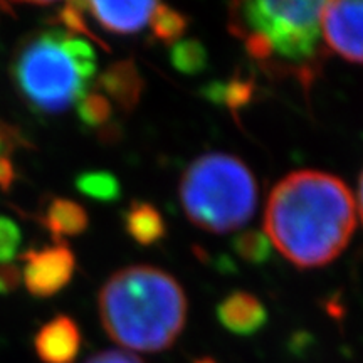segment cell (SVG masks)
<instances>
[{
    "mask_svg": "<svg viewBox=\"0 0 363 363\" xmlns=\"http://www.w3.org/2000/svg\"><path fill=\"white\" fill-rule=\"evenodd\" d=\"M323 4L315 0L234 4L230 30L244 40L252 57L279 56L289 62H305L316 52Z\"/></svg>",
    "mask_w": 363,
    "mask_h": 363,
    "instance_id": "5b68a950",
    "label": "cell"
},
{
    "mask_svg": "<svg viewBox=\"0 0 363 363\" xmlns=\"http://www.w3.org/2000/svg\"><path fill=\"white\" fill-rule=\"evenodd\" d=\"M16 180V169L9 157L0 158V189L9 190Z\"/></svg>",
    "mask_w": 363,
    "mask_h": 363,
    "instance_id": "d4e9b609",
    "label": "cell"
},
{
    "mask_svg": "<svg viewBox=\"0 0 363 363\" xmlns=\"http://www.w3.org/2000/svg\"><path fill=\"white\" fill-rule=\"evenodd\" d=\"M45 229L57 242L62 238H71V235H79L88 229V212L78 202L69 201V199L56 197L45 206V211L40 217Z\"/></svg>",
    "mask_w": 363,
    "mask_h": 363,
    "instance_id": "7c38bea8",
    "label": "cell"
},
{
    "mask_svg": "<svg viewBox=\"0 0 363 363\" xmlns=\"http://www.w3.org/2000/svg\"><path fill=\"white\" fill-rule=\"evenodd\" d=\"M195 363H217L214 358H208V357H203V358H199V360H195Z\"/></svg>",
    "mask_w": 363,
    "mask_h": 363,
    "instance_id": "4316f807",
    "label": "cell"
},
{
    "mask_svg": "<svg viewBox=\"0 0 363 363\" xmlns=\"http://www.w3.org/2000/svg\"><path fill=\"white\" fill-rule=\"evenodd\" d=\"M104 96L111 99L120 110H135L143 93V78L131 59L113 62L98 79Z\"/></svg>",
    "mask_w": 363,
    "mask_h": 363,
    "instance_id": "8fae6325",
    "label": "cell"
},
{
    "mask_svg": "<svg viewBox=\"0 0 363 363\" xmlns=\"http://www.w3.org/2000/svg\"><path fill=\"white\" fill-rule=\"evenodd\" d=\"M76 106L81 123L88 128H99L111 120L113 106L110 99L101 93H88Z\"/></svg>",
    "mask_w": 363,
    "mask_h": 363,
    "instance_id": "d6986e66",
    "label": "cell"
},
{
    "mask_svg": "<svg viewBox=\"0 0 363 363\" xmlns=\"http://www.w3.org/2000/svg\"><path fill=\"white\" fill-rule=\"evenodd\" d=\"M271 240L257 230H244L233 240V247L239 257L251 264H262L271 257Z\"/></svg>",
    "mask_w": 363,
    "mask_h": 363,
    "instance_id": "ac0fdd59",
    "label": "cell"
},
{
    "mask_svg": "<svg viewBox=\"0 0 363 363\" xmlns=\"http://www.w3.org/2000/svg\"><path fill=\"white\" fill-rule=\"evenodd\" d=\"M220 325L239 337H251L267 323V311L254 294L234 291L217 306Z\"/></svg>",
    "mask_w": 363,
    "mask_h": 363,
    "instance_id": "30bf717a",
    "label": "cell"
},
{
    "mask_svg": "<svg viewBox=\"0 0 363 363\" xmlns=\"http://www.w3.org/2000/svg\"><path fill=\"white\" fill-rule=\"evenodd\" d=\"M76 189L86 197L98 202H116L121 197V185L118 179L106 170L83 172L76 179Z\"/></svg>",
    "mask_w": 363,
    "mask_h": 363,
    "instance_id": "9a60e30c",
    "label": "cell"
},
{
    "mask_svg": "<svg viewBox=\"0 0 363 363\" xmlns=\"http://www.w3.org/2000/svg\"><path fill=\"white\" fill-rule=\"evenodd\" d=\"M170 61L177 71L184 74H199L208 65L206 45L197 39H184L172 45Z\"/></svg>",
    "mask_w": 363,
    "mask_h": 363,
    "instance_id": "2e32d148",
    "label": "cell"
},
{
    "mask_svg": "<svg viewBox=\"0 0 363 363\" xmlns=\"http://www.w3.org/2000/svg\"><path fill=\"white\" fill-rule=\"evenodd\" d=\"M150 24H152L155 39L165 44H175L179 43L182 34L187 29L189 19L184 13L174 11V9L163 6V4H157L155 11L152 13V19H150Z\"/></svg>",
    "mask_w": 363,
    "mask_h": 363,
    "instance_id": "e0dca14e",
    "label": "cell"
},
{
    "mask_svg": "<svg viewBox=\"0 0 363 363\" xmlns=\"http://www.w3.org/2000/svg\"><path fill=\"white\" fill-rule=\"evenodd\" d=\"M126 233L142 246H153L165 238V222L160 212L148 202H133L123 216Z\"/></svg>",
    "mask_w": 363,
    "mask_h": 363,
    "instance_id": "4fadbf2b",
    "label": "cell"
},
{
    "mask_svg": "<svg viewBox=\"0 0 363 363\" xmlns=\"http://www.w3.org/2000/svg\"><path fill=\"white\" fill-rule=\"evenodd\" d=\"M96 78V54L83 38L45 30L24 40L12 62V79L30 108L59 115L78 104Z\"/></svg>",
    "mask_w": 363,
    "mask_h": 363,
    "instance_id": "3957f363",
    "label": "cell"
},
{
    "mask_svg": "<svg viewBox=\"0 0 363 363\" xmlns=\"http://www.w3.org/2000/svg\"><path fill=\"white\" fill-rule=\"evenodd\" d=\"M203 96L216 104H224L230 111L242 110L252 99L254 83L251 79L234 78L229 81H217L203 88Z\"/></svg>",
    "mask_w": 363,
    "mask_h": 363,
    "instance_id": "5bb4252c",
    "label": "cell"
},
{
    "mask_svg": "<svg viewBox=\"0 0 363 363\" xmlns=\"http://www.w3.org/2000/svg\"><path fill=\"white\" fill-rule=\"evenodd\" d=\"M179 194L190 222L214 234L240 229L257 206L252 172L229 153H206L190 163Z\"/></svg>",
    "mask_w": 363,
    "mask_h": 363,
    "instance_id": "277c9868",
    "label": "cell"
},
{
    "mask_svg": "<svg viewBox=\"0 0 363 363\" xmlns=\"http://www.w3.org/2000/svg\"><path fill=\"white\" fill-rule=\"evenodd\" d=\"M99 318L113 342L133 352L170 348L187 321V296L169 272L131 266L115 272L98 298Z\"/></svg>",
    "mask_w": 363,
    "mask_h": 363,
    "instance_id": "7a4b0ae2",
    "label": "cell"
},
{
    "mask_svg": "<svg viewBox=\"0 0 363 363\" xmlns=\"http://www.w3.org/2000/svg\"><path fill=\"white\" fill-rule=\"evenodd\" d=\"M17 138H19V135H16L13 128L0 121V158L9 157L16 150Z\"/></svg>",
    "mask_w": 363,
    "mask_h": 363,
    "instance_id": "cb8c5ba5",
    "label": "cell"
},
{
    "mask_svg": "<svg viewBox=\"0 0 363 363\" xmlns=\"http://www.w3.org/2000/svg\"><path fill=\"white\" fill-rule=\"evenodd\" d=\"M357 227V203L343 180L325 172H293L272 189L264 234L301 269L335 261Z\"/></svg>",
    "mask_w": 363,
    "mask_h": 363,
    "instance_id": "6da1fadb",
    "label": "cell"
},
{
    "mask_svg": "<svg viewBox=\"0 0 363 363\" xmlns=\"http://www.w3.org/2000/svg\"><path fill=\"white\" fill-rule=\"evenodd\" d=\"M24 261L26 288L35 298H49L66 288L74 274V254L65 244L29 251L22 256Z\"/></svg>",
    "mask_w": 363,
    "mask_h": 363,
    "instance_id": "8992f818",
    "label": "cell"
},
{
    "mask_svg": "<svg viewBox=\"0 0 363 363\" xmlns=\"http://www.w3.org/2000/svg\"><path fill=\"white\" fill-rule=\"evenodd\" d=\"M321 26L326 44L352 62H363V2H325Z\"/></svg>",
    "mask_w": 363,
    "mask_h": 363,
    "instance_id": "52a82bcc",
    "label": "cell"
},
{
    "mask_svg": "<svg viewBox=\"0 0 363 363\" xmlns=\"http://www.w3.org/2000/svg\"><path fill=\"white\" fill-rule=\"evenodd\" d=\"M358 212H360V217L363 222V172L360 175V180H358Z\"/></svg>",
    "mask_w": 363,
    "mask_h": 363,
    "instance_id": "484cf974",
    "label": "cell"
},
{
    "mask_svg": "<svg viewBox=\"0 0 363 363\" xmlns=\"http://www.w3.org/2000/svg\"><path fill=\"white\" fill-rule=\"evenodd\" d=\"M103 29L115 34H135L152 19L157 2H83Z\"/></svg>",
    "mask_w": 363,
    "mask_h": 363,
    "instance_id": "9c48e42d",
    "label": "cell"
},
{
    "mask_svg": "<svg viewBox=\"0 0 363 363\" xmlns=\"http://www.w3.org/2000/svg\"><path fill=\"white\" fill-rule=\"evenodd\" d=\"M22 272L17 266L0 264V294H11L19 288Z\"/></svg>",
    "mask_w": 363,
    "mask_h": 363,
    "instance_id": "7402d4cb",
    "label": "cell"
},
{
    "mask_svg": "<svg viewBox=\"0 0 363 363\" xmlns=\"http://www.w3.org/2000/svg\"><path fill=\"white\" fill-rule=\"evenodd\" d=\"M83 11H84V9H83V4H81V2L66 4L65 9L59 12V22H61V24L65 27H67L71 34L78 33V34L88 35L91 40H96V43L101 45L103 49H108V45H104L101 40H99L96 35H94L88 29V24H86V21H84V12Z\"/></svg>",
    "mask_w": 363,
    "mask_h": 363,
    "instance_id": "ffe728a7",
    "label": "cell"
},
{
    "mask_svg": "<svg viewBox=\"0 0 363 363\" xmlns=\"http://www.w3.org/2000/svg\"><path fill=\"white\" fill-rule=\"evenodd\" d=\"M86 363H143L138 357L131 355L126 352H118V350H108L96 353L94 357H91Z\"/></svg>",
    "mask_w": 363,
    "mask_h": 363,
    "instance_id": "603a6c76",
    "label": "cell"
},
{
    "mask_svg": "<svg viewBox=\"0 0 363 363\" xmlns=\"http://www.w3.org/2000/svg\"><path fill=\"white\" fill-rule=\"evenodd\" d=\"M21 230L13 220L0 216V264H7L21 246Z\"/></svg>",
    "mask_w": 363,
    "mask_h": 363,
    "instance_id": "44dd1931",
    "label": "cell"
},
{
    "mask_svg": "<svg viewBox=\"0 0 363 363\" xmlns=\"http://www.w3.org/2000/svg\"><path fill=\"white\" fill-rule=\"evenodd\" d=\"M34 347L44 363H74L81 350V331L69 316H56L35 335Z\"/></svg>",
    "mask_w": 363,
    "mask_h": 363,
    "instance_id": "ba28073f",
    "label": "cell"
}]
</instances>
